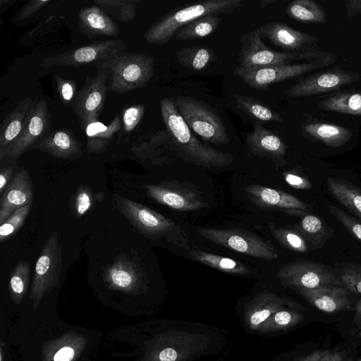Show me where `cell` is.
Wrapping results in <instances>:
<instances>
[{
    "instance_id": "cell-1",
    "label": "cell",
    "mask_w": 361,
    "mask_h": 361,
    "mask_svg": "<svg viewBox=\"0 0 361 361\" xmlns=\"http://www.w3.org/2000/svg\"><path fill=\"white\" fill-rule=\"evenodd\" d=\"M160 111L167 133L165 145L183 160L207 169L224 167L233 161L231 154L207 146L196 137L172 99H161Z\"/></svg>"
},
{
    "instance_id": "cell-9",
    "label": "cell",
    "mask_w": 361,
    "mask_h": 361,
    "mask_svg": "<svg viewBox=\"0 0 361 361\" xmlns=\"http://www.w3.org/2000/svg\"><path fill=\"white\" fill-rule=\"evenodd\" d=\"M147 195L157 202L181 211H196L210 207L202 192L189 182L163 181L143 185Z\"/></svg>"
},
{
    "instance_id": "cell-25",
    "label": "cell",
    "mask_w": 361,
    "mask_h": 361,
    "mask_svg": "<svg viewBox=\"0 0 361 361\" xmlns=\"http://www.w3.org/2000/svg\"><path fill=\"white\" fill-rule=\"evenodd\" d=\"M302 133L306 138L319 141L330 148H338L353 137L348 128L321 121H306L302 125Z\"/></svg>"
},
{
    "instance_id": "cell-34",
    "label": "cell",
    "mask_w": 361,
    "mask_h": 361,
    "mask_svg": "<svg viewBox=\"0 0 361 361\" xmlns=\"http://www.w3.org/2000/svg\"><path fill=\"white\" fill-rule=\"evenodd\" d=\"M236 107L250 117L265 122L282 123V116L261 102L237 93L233 94Z\"/></svg>"
},
{
    "instance_id": "cell-40",
    "label": "cell",
    "mask_w": 361,
    "mask_h": 361,
    "mask_svg": "<svg viewBox=\"0 0 361 361\" xmlns=\"http://www.w3.org/2000/svg\"><path fill=\"white\" fill-rule=\"evenodd\" d=\"M31 205H27L14 212L0 226V242L7 240L23 225Z\"/></svg>"
},
{
    "instance_id": "cell-46",
    "label": "cell",
    "mask_w": 361,
    "mask_h": 361,
    "mask_svg": "<svg viewBox=\"0 0 361 361\" xmlns=\"http://www.w3.org/2000/svg\"><path fill=\"white\" fill-rule=\"evenodd\" d=\"M303 318V316L297 312L280 310L272 316L271 321L276 327L285 329L299 324Z\"/></svg>"
},
{
    "instance_id": "cell-56",
    "label": "cell",
    "mask_w": 361,
    "mask_h": 361,
    "mask_svg": "<svg viewBox=\"0 0 361 361\" xmlns=\"http://www.w3.org/2000/svg\"><path fill=\"white\" fill-rule=\"evenodd\" d=\"M277 0H262L259 2L261 8H264L276 2Z\"/></svg>"
},
{
    "instance_id": "cell-10",
    "label": "cell",
    "mask_w": 361,
    "mask_h": 361,
    "mask_svg": "<svg viewBox=\"0 0 361 361\" xmlns=\"http://www.w3.org/2000/svg\"><path fill=\"white\" fill-rule=\"evenodd\" d=\"M126 48V46L121 39L99 41L48 57L42 61L41 66L47 68L56 65L80 66L89 63L96 66L124 51Z\"/></svg>"
},
{
    "instance_id": "cell-16",
    "label": "cell",
    "mask_w": 361,
    "mask_h": 361,
    "mask_svg": "<svg viewBox=\"0 0 361 361\" xmlns=\"http://www.w3.org/2000/svg\"><path fill=\"white\" fill-rule=\"evenodd\" d=\"M50 118L46 100L35 99L23 131L8 148L6 157L18 158L38 140L42 139L50 128Z\"/></svg>"
},
{
    "instance_id": "cell-11",
    "label": "cell",
    "mask_w": 361,
    "mask_h": 361,
    "mask_svg": "<svg viewBox=\"0 0 361 361\" xmlns=\"http://www.w3.org/2000/svg\"><path fill=\"white\" fill-rule=\"evenodd\" d=\"M319 64L273 65L250 68L236 66L233 71L247 86L259 91H267L269 86L279 82L300 76L313 70L322 68Z\"/></svg>"
},
{
    "instance_id": "cell-17",
    "label": "cell",
    "mask_w": 361,
    "mask_h": 361,
    "mask_svg": "<svg viewBox=\"0 0 361 361\" xmlns=\"http://www.w3.org/2000/svg\"><path fill=\"white\" fill-rule=\"evenodd\" d=\"M261 36L285 52L300 53L314 48L317 37L295 30L283 22H270L258 27Z\"/></svg>"
},
{
    "instance_id": "cell-54",
    "label": "cell",
    "mask_w": 361,
    "mask_h": 361,
    "mask_svg": "<svg viewBox=\"0 0 361 361\" xmlns=\"http://www.w3.org/2000/svg\"><path fill=\"white\" fill-rule=\"evenodd\" d=\"M321 350H314L312 353L302 357L298 361H319Z\"/></svg>"
},
{
    "instance_id": "cell-12",
    "label": "cell",
    "mask_w": 361,
    "mask_h": 361,
    "mask_svg": "<svg viewBox=\"0 0 361 361\" xmlns=\"http://www.w3.org/2000/svg\"><path fill=\"white\" fill-rule=\"evenodd\" d=\"M240 41L242 47L237 66L240 68L290 64L293 61H300L298 53L280 52L267 47L262 41L258 27L244 34Z\"/></svg>"
},
{
    "instance_id": "cell-5",
    "label": "cell",
    "mask_w": 361,
    "mask_h": 361,
    "mask_svg": "<svg viewBox=\"0 0 361 361\" xmlns=\"http://www.w3.org/2000/svg\"><path fill=\"white\" fill-rule=\"evenodd\" d=\"M190 129L206 142L227 145L229 137L219 114L209 105L195 98L178 96L173 100Z\"/></svg>"
},
{
    "instance_id": "cell-38",
    "label": "cell",
    "mask_w": 361,
    "mask_h": 361,
    "mask_svg": "<svg viewBox=\"0 0 361 361\" xmlns=\"http://www.w3.org/2000/svg\"><path fill=\"white\" fill-rule=\"evenodd\" d=\"M335 266L343 286L350 293L361 294V264L340 263Z\"/></svg>"
},
{
    "instance_id": "cell-24",
    "label": "cell",
    "mask_w": 361,
    "mask_h": 361,
    "mask_svg": "<svg viewBox=\"0 0 361 361\" xmlns=\"http://www.w3.org/2000/svg\"><path fill=\"white\" fill-rule=\"evenodd\" d=\"M37 148L51 157L63 159H75L82 154L80 142L74 133L66 128L46 135Z\"/></svg>"
},
{
    "instance_id": "cell-30",
    "label": "cell",
    "mask_w": 361,
    "mask_h": 361,
    "mask_svg": "<svg viewBox=\"0 0 361 361\" xmlns=\"http://www.w3.org/2000/svg\"><path fill=\"white\" fill-rule=\"evenodd\" d=\"M186 252L193 260L221 271L235 275L250 273L246 266L235 259L192 247Z\"/></svg>"
},
{
    "instance_id": "cell-4",
    "label": "cell",
    "mask_w": 361,
    "mask_h": 361,
    "mask_svg": "<svg viewBox=\"0 0 361 361\" xmlns=\"http://www.w3.org/2000/svg\"><path fill=\"white\" fill-rule=\"evenodd\" d=\"M96 66L106 71L109 92L125 93L147 85L154 73V59L142 53L123 51Z\"/></svg>"
},
{
    "instance_id": "cell-27",
    "label": "cell",
    "mask_w": 361,
    "mask_h": 361,
    "mask_svg": "<svg viewBox=\"0 0 361 361\" xmlns=\"http://www.w3.org/2000/svg\"><path fill=\"white\" fill-rule=\"evenodd\" d=\"M306 240L310 251L322 248L333 235V229L320 217L308 214L293 226Z\"/></svg>"
},
{
    "instance_id": "cell-55",
    "label": "cell",
    "mask_w": 361,
    "mask_h": 361,
    "mask_svg": "<svg viewBox=\"0 0 361 361\" xmlns=\"http://www.w3.org/2000/svg\"><path fill=\"white\" fill-rule=\"evenodd\" d=\"M13 0H0V14L2 16L3 13L6 11L10 6L15 3Z\"/></svg>"
},
{
    "instance_id": "cell-44",
    "label": "cell",
    "mask_w": 361,
    "mask_h": 361,
    "mask_svg": "<svg viewBox=\"0 0 361 361\" xmlns=\"http://www.w3.org/2000/svg\"><path fill=\"white\" fill-rule=\"evenodd\" d=\"M145 109L144 105L136 104L123 111L121 119L125 132L130 133L137 127L142 118Z\"/></svg>"
},
{
    "instance_id": "cell-42",
    "label": "cell",
    "mask_w": 361,
    "mask_h": 361,
    "mask_svg": "<svg viewBox=\"0 0 361 361\" xmlns=\"http://www.w3.org/2000/svg\"><path fill=\"white\" fill-rule=\"evenodd\" d=\"M64 20L63 16L53 15L47 18L44 22L38 24L34 29L27 32L20 39V44L25 46L34 42L37 38L42 37V34L51 32V28L56 27Z\"/></svg>"
},
{
    "instance_id": "cell-13",
    "label": "cell",
    "mask_w": 361,
    "mask_h": 361,
    "mask_svg": "<svg viewBox=\"0 0 361 361\" xmlns=\"http://www.w3.org/2000/svg\"><path fill=\"white\" fill-rule=\"evenodd\" d=\"M108 91L107 75L104 70L98 68L95 76L87 78L85 85L73 104V109L83 129L98 121Z\"/></svg>"
},
{
    "instance_id": "cell-18",
    "label": "cell",
    "mask_w": 361,
    "mask_h": 361,
    "mask_svg": "<svg viewBox=\"0 0 361 361\" xmlns=\"http://www.w3.org/2000/svg\"><path fill=\"white\" fill-rule=\"evenodd\" d=\"M246 142L252 154L271 160L277 169L287 164V145L279 136L261 124L254 123L252 131L246 137Z\"/></svg>"
},
{
    "instance_id": "cell-23",
    "label": "cell",
    "mask_w": 361,
    "mask_h": 361,
    "mask_svg": "<svg viewBox=\"0 0 361 361\" xmlns=\"http://www.w3.org/2000/svg\"><path fill=\"white\" fill-rule=\"evenodd\" d=\"M78 25L79 30L90 38L99 36L117 37L120 33L118 25L97 5L79 11Z\"/></svg>"
},
{
    "instance_id": "cell-33",
    "label": "cell",
    "mask_w": 361,
    "mask_h": 361,
    "mask_svg": "<svg viewBox=\"0 0 361 361\" xmlns=\"http://www.w3.org/2000/svg\"><path fill=\"white\" fill-rule=\"evenodd\" d=\"M176 57L181 66L197 71L205 69L216 59L212 50L200 46L180 48L176 51Z\"/></svg>"
},
{
    "instance_id": "cell-49",
    "label": "cell",
    "mask_w": 361,
    "mask_h": 361,
    "mask_svg": "<svg viewBox=\"0 0 361 361\" xmlns=\"http://www.w3.org/2000/svg\"><path fill=\"white\" fill-rule=\"evenodd\" d=\"M319 361H345L344 355L338 350H321Z\"/></svg>"
},
{
    "instance_id": "cell-36",
    "label": "cell",
    "mask_w": 361,
    "mask_h": 361,
    "mask_svg": "<svg viewBox=\"0 0 361 361\" xmlns=\"http://www.w3.org/2000/svg\"><path fill=\"white\" fill-rule=\"evenodd\" d=\"M105 13L121 23H128L136 17L140 0H93Z\"/></svg>"
},
{
    "instance_id": "cell-15",
    "label": "cell",
    "mask_w": 361,
    "mask_h": 361,
    "mask_svg": "<svg viewBox=\"0 0 361 361\" xmlns=\"http://www.w3.org/2000/svg\"><path fill=\"white\" fill-rule=\"evenodd\" d=\"M250 200L263 209H274L302 217L312 214L311 206L295 196L280 190L251 184L244 188Z\"/></svg>"
},
{
    "instance_id": "cell-51",
    "label": "cell",
    "mask_w": 361,
    "mask_h": 361,
    "mask_svg": "<svg viewBox=\"0 0 361 361\" xmlns=\"http://www.w3.org/2000/svg\"><path fill=\"white\" fill-rule=\"evenodd\" d=\"M347 16L353 18L358 13L361 14V0H346L345 1Z\"/></svg>"
},
{
    "instance_id": "cell-37",
    "label": "cell",
    "mask_w": 361,
    "mask_h": 361,
    "mask_svg": "<svg viewBox=\"0 0 361 361\" xmlns=\"http://www.w3.org/2000/svg\"><path fill=\"white\" fill-rule=\"evenodd\" d=\"M30 265L27 261L19 262L13 269L9 280V292L12 300L19 303L24 298L28 288Z\"/></svg>"
},
{
    "instance_id": "cell-8",
    "label": "cell",
    "mask_w": 361,
    "mask_h": 361,
    "mask_svg": "<svg viewBox=\"0 0 361 361\" xmlns=\"http://www.w3.org/2000/svg\"><path fill=\"white\" fill-rule=\"evenodd\" d=\"M61 246L58 233H50L36 262L30 297L36 308L47 293L57 286L62 268Z\"/></svg>"
},
{
    "instance_id": "cell-20",
    "label": "cell",
    "mask_w": 361,
    "mask_h": 361,
    "mask_svg": "<svg viewBox=\"0 0 361 361\" xmlns=\"http://www.w3.org/2000/svg\"><path fill=\"white\" fill-rule=\"evenodd\" d=\"M310 305L326 313H337L351 306L350 291L345 286H326L295 290Z\"/></svg>"
},
{
    "instance_id": "cell-53",
    "label": "cell",
    "mask_w": 361,
    "mask_h": 361,
    "mask_svg": "<svg viewBox=\"0 0 361 361\" xmlns=\"http://www.w3.org/2000/svg\"><path fill=\"white\" fill-rule=\"evenodd\" d=\"M353 322L357 326L355 331L357 330L360 331V336H361V299L358 300L355 305Z\"/></svg>"
},
{
    "instance_id": "cell-47",
    "label": "cell",
    "mask_w": 361,
    "mask_h": 361,
    "mask_svg": "<svg viewBox=\"0 0 361 361\" xmlns=\"http://www.w3.org/2000/svg\"><path fill=\"white\" fill-rule=\"evenodd\" d=\"M283 175L286 183L295 189L309 190L312 188L309 179L295 171H286Z\"/></svg>"
},
{
    "instance_id": "cell-50",
    "label": "cell",
    "mask_w": 361,
    "mask_h": 361,
    "mask_svg": "<svg viewBox=\"0 0 361 361\" xmlns=\"http://www.w3.org/2000/svg\"><path fill=\"white\" fill-rule=\"evenodd\" d=\"M75 352L71 347L65 346L59 350L54 356V361H71Z\"/></svg>"
},
{
    "instance_id": "cell-48",
    "label": "cell",
    "mask_w": 361,
    "mask_h": 361,
    "mask_svg": "<svg viewBox=\"0 0 361 361\" xmlns=\"http://www.w3.org/2000/svg\"><path fill=\"white\" fill-rule=\"evenodd\" d=\"M13 169L12 166L5 167L0 171V194L1 195L9 184V181L12 177Z\"/></svg>"
},
{
    "instance_id": "cell-41",
    "label": "cell",
    "mask_w": 361,
    "mask_h": 361,
    "mask_svg": "<svg viewBox=\"0 0 361 361\" xmlns=\"http://www.w3.org/2000/svg\"><path fill=\"white\" fill-rule=\"evenodd\" d=\"M329 213L333 216L348 233L361 243V220L344 212L341 209L330 205Z\"/></svg>"
},
{
    "instance_id": "cell-57",
    "label": "cell",
    "mask_w": 361,
    "mask_h": 361,
    "mask_svg": "<svg viewBox=\"0 0 361 361\" xmlns=\"http://www.w3.org/2000/svg\"><path fill=\"white\" fill-rule=\"evenodd\" d=\"M359 361H361V360H359Z\"/></svg>"
},
{
    "instance_id": "cell-7",
    "label": "cell",
    "mask_w": 361,
    "mask_h": 361,
    "mask_svg": "<svg viewBox=\"0 0 361 361\" xmlns=\"http://www.w3.org/2000/svg\"><path fill=\"white\" fill-rule=\"evenodd\" d=\"M196 232L211 242L250 257L271 261L279 256L271 243L239 228L198 227Z\"/></svg>"
},
{
    "instance_id": "cell-52",
    "label": "cell",
    "mask_w": 361,
    "mask_h": 361,
    "mask_svg": "<svg viewBox=\"0 0 361 361\" xmlns=\"http://www.w3.org/2000/svg\"><path fill=\"white\" fill-rule=\"evenodd\" d=\"M178 354L172 348H166L160 352L159 358L160 361H176Z\"/></svg>"
},
{
    "instance_id": "cell-19",
    "label": "cell",
    "mask_w": 361,
    "mask_h": 361,
    "mask_svg": "<svg viewBox=\"0 0 361 361\" xmlns=\"http://www.w3.org/2000/svg\"><path fill=\"white\" fill-rule=\"evenodd\" d=\"M33 201V188L30 174L25 169L18 172L6 186L0 200V223L14 212Z\"/></svg>"
},
{
    "instance_id": "cell-2",
    "label": "cell",
    "mask_w": 361,
    "mask_h": 361,
    "mask_svg": "<svg viewBox=\"0 0 361 361\" xmlns=\"http://www.w3.org/2000/svg\"><path fill=\"white\" fill-rule=\"evenodd\" d=\"M242 0H207L173 11L152 24L145 32L149 44L164 45L184 25L209 15L233 13L242 6Z\"/></svg>"
},
{
    "instance_id": "cell-6",
    "label": "cell",
    "mask_w": 361,
    "mask_h": 361,
    "mask_svg": "<svg viewBox=\"0 0 361 361\" xmlns=\"http://www.w3.org/2000/svg\"><path fill=\"white\" fill-rule=\"evenodd\" d=\"M336 269L313 260L298 259L282 265L276 274L281 284L295 290L343 286Z\"/></svg>"
},
{
    "instance_id": "cell-26",
    "label": "cell",
    "mask_w": 361,
    "mask_h": 361,
    "mask_svg": "<svg viewBox=\"0 0 361 361\" xmlns=\"http://www.w3.org/2000/svg\"><path fill=\"white\" fill-rule=\"evenodd\" d=\"M329 192L351 215L361 220V190L341 178L329 177L326 180Z\"/></svg>"
},
{
    "instance_id": "cell-39",
    "label": "cell",
    "mask_w": 361,
    "mask_h": 361,
    "mask_svg": "<svg viewBox=\"0 0 361 361\" xmlns=\"http://www.w3.org/2000/svg\"><path fill=\"white\" fill-rule=\"evenodd\" d=\"M104 196L103 193L95 195L88 187L80 186L74 196L72 204L73 214L79 218L90 210L96 200H101Z\"/></svg>"
},
{
    "instance_id": "cell-3",
    "label": "cell",
    "mask_w": 361,
    "mask_h": 361,
    "mask_svg": "<svg viewBox=\"0 0 361 361\" xmlns=\"http://www.w3.org/2000/svg\"><path fill=\"white\" fill-rule=\"evenodd\" d=\"M114 200L118 210L144 235L164 238L185 251L190 247L185 231L173 221L126 197L116 195Z\"/></svg>"
},
{
    "instance_id": "cell-28",
    "label": "cell",
    "mask_w": 361,
    "mask_h": 361,
    "mask_svg": "<svg viewBox=\"0 0 361 361\" xmlns=\"http://www.w3.org/2000/svg\"><path fill=\"white\" fill-rule=\"evenodd\" d=\"M121 125L122 120L118 115H116L107 126L98 121L88 124L83 129L87 137L88 152H104L112 141L114 134L121 129Z\"/></svg>"
},
{
    "instance_id": "cell-31",
    "label": "cell",
    "mask_w": 361,
    "mask_h": 361,
    "mask_svg": "<svg viewBox=\"0 0 361 361\" xmlns=\"http://www.w3.org/2000/svg\"><path fill=\"white\" fill-rule=\"evenodd\" d=\"M286 14L303 23H324L326 15L324 8L313 0H295L286 8Z\"/></svg>"
},
{
    "instance_id": "cell-35",
    "label": "cell",
    "mask_w": 361,
    "mask_h": 361,
    "mask_svg": "<svg viewBox=\"0 0 361 361\" xmlns=\"http://www.w3.org/2000/svg\"><path fill=\"white\" fill-rule=\"evenodd\" d=\"M269 228L275 239L288 250L298 253H307L310 251L305 238L293 226H276L270 222Z\"/></svg>"
},
{
    "instance_id": "cell-45",
    "label": "cell",
    "mask_w": 361,
    "mask_h": 361,
    "mask_svg": "<svg viewBox=\"0 0 361 361\" xmlns=\"http://www.w3.org/2000/svg\"><path fill=\"white\" fill-rule=\"evenodd\" d=\"M58 94L62 102L66 105L73 104L76 92V84L72 80L64 79L59 75L54 76Z\"/></svg>"
},
{
    "instance_id": "cell-43",
    "label": "cell",
    "mask_w": 361,
    "mask_h": 361,
    "mask_svg": "<svg viewBox=\"0 0 361 361\" xmlns=\"http://www.w3.org/2000/svg\"><path fill=\"white\" fill-rule=\"evenodd\" d=\"M49 0H31L21 7L12 17L11 23L15 25L27 23L47 4Z\"/></svg>"
},
{
    "instance_id": "cell-14",
    "label": "cell",
    "mask_w": 361,
    "mask_h": 361,
    "mask_svg": "<svg viewBox=\"0 0 361 361\" xmlns=\"http://www.w3.org/2000/svg\"><path fill=\"white\" fill-rule=\"evenodd\" d=\"M360 78L357 73L336 68L317 72L299 80L290 87L286 95L295 98L334 92L358 81Z\"/></svg>"
},
{
    "instance_id": "cell-32",
    "label": "cell",
    "mask_w": 361,
    "mask_h": 361,
    "mask_svg": "<svg viewBox=\"0 0 361 361\" xmlns=\"http://www.w3.org/2000/svg\"><path fill=\"white\" fill-rule=\"evenodd\" d=\"M219 15H209L184 25L174 35L179 41L195 40L205 37L213 33L221 22Z\"/></svg>"
},
{
    "instance_id": "cell-22",
    "label": "cell",
    "mask_w": 361,
    "mask_h": 361,
    "mask_svg": "<svg viewBox=\"0 0 361 361\" xmlns=\"http://www.w3.org/2000/svg\"><path fill=\"white\" fill-rule=\"evenodd\" d=\"M33 104L32 97L27 96L4 118L0 128V161L23 131Z\"/></svg>"
},
{
    "instance_id": "cell-29",
    "label": "cell",
    "mask_w": 361,
    "mask_h": 361,
    "mask_svg": "<svg viewBox=\"0 0 361 361\" xmlns=\"http://www.w3.org/2000/svg\"><path fill=\"white\" fill-rule=\"evenodd\" d=\"M325 111L361 116V90H345L331 94L317 104Z\"/></svg>"
},
{
    "instance_id": "cell-21",
    "label": "cell",
    "mask_w": 361,
    "mask_h": 361,
    "mask_svg": "<svg viewBox=\"0 0 361 361\" xmlns=\"http://www.w3.org/2000/svg\"><path fill=\"white\" fill-rule=\"evenodd\" d=\"M139 264L127 256L118 258L104 270L103 277L108 286L114 290L132 291L142 279Z\"/></svg>"
}]
</instances>
